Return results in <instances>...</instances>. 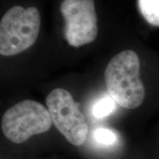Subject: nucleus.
<instances>
[{"label":"nucleus","instance_id":"f257e3e1","mask_svg":"<svg viewBox=\"0 0 159 159\" xmlns=\"http://www.w3.org/2000/svg\"><path fill=\"white\" fill-rule=\"evenodd\" d=\"M139 74L140 61L133 50L118 53L105 69V81L109 94L123 108L135 109L144 101L145 90Z\"/></svg>","mask_w":159,"mask_h":159},{"label":"nucleus","instance_id":"f03ea898","mask_svg":"<svg viewBox=\"0 0 159 159\" xmlns=\"http://www.w3.org/2000/svg\"><path fill=\"white\" fill-rule=\"evenodd\" d=\"M41 17L36 7L14 6L0 22V54L13 56L29 49L39 36Z\"/></svg>","mask_w":159,"mask_h":159},{"label":"nucleus","instance_id":"7ed1b4c3","mask_svg":"<svg viewBox=\"0 0 159 159\" xmlns=\"http://www.w3.org/2000/svg\"><path fill=\"white\" fill-rule=\"evenodd\" d=\"M49 111L41 103L26 99L10 108L2 119L5 136L15 144H21L34 135L48 131L52 127Z\"/></svg>","mask_w":159,"mask_h":159},{"label":"nucleus","instance_id":"20e7f679","mask_svg":"<svg viewBox=\"0 0 159 159\" xmlns=\"http://www.w3.org/2000/svg\"><path fill=\"white\" fill-rule=\"evenodd\" d=\"M46 104L52 122L66 140L75 146L83 144L89 133L88 125L70 93L55 89L48 94Z\"/></svg>","mask_w":159,"mask_h":159},{"label":"nucleus","instance_id":"39448f33","mask_svg":"<svg viewBox=\"0 0 159 159\" xmlns=\"http://www.w3.org/2000/svg\"><path fill=\"white\" fill-rule=\"evenodd\" d=\"M61 13L65 21V36L69 45L79 47L97 39L98 26L94 0H63Z\"/></svg>","mask_w":159,"mask_h":159},{"label":"nucleus","instance_id":"423d86ee","mask_svg":"<svg viewBox=\"0 0 159 159\" xmlns=\"http://www.w3.org/2000/svg\"><path fill=\"white\" fill-rule=\"evenodd\" d=\"M139 7L148 23L159 26V0H139Z\"/></svg>","mask_w":159,"mask_h":159},{"label":"nucleus","instance_id":"0eeeda50","mask_svg":"<svg viewBox=\"0 0 159 159\" xmlns=\"http://www.w3.org/2000/svg\"><path fill=\"white\" fill-rule=\"evenodd\" d=\"M116 108L114 99L110 97H106L99 99L92 108V114L96 118H103L111 114Z\"/></svg>","mask_w":159,"mask_h":159},{"label":"nucleus","instance_id":"6e6552de","mask_svg":"<svg viewBox=\"0 0 159 159\" xmlns=\"http://www.w3.org/2000/svg\"><path fill=\"white\" fill-rule=\"evenodd\" d=\"M94 137L99 144L111 145L116 141V136L112 130L108 128H98L94 131Z\"/></svg>","mask_w":159,"mask_h":159}]
</instances>
